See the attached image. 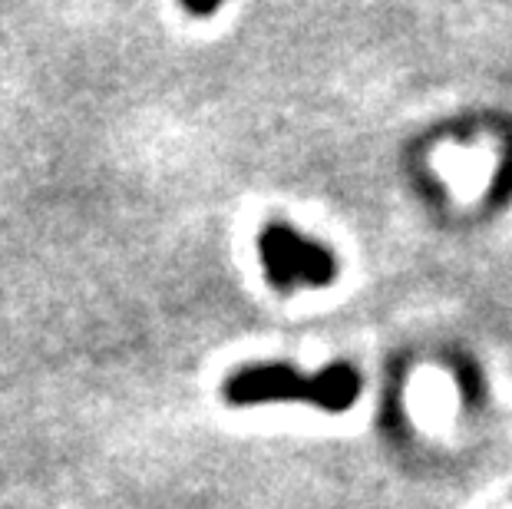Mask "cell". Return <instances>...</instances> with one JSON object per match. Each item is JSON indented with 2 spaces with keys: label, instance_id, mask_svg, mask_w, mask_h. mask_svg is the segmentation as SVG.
Instances as JSON below:
<instances>
[{
  "label": "cell",
  "instance_id": "6da1fadb",
  "mask_svg": "<svg viewBox=\"0 0 512 509\" xmlns=\"http://www.w3.org/2000/svg\"><path fill=\"white\" fill-rule=\"evenodd\" d=\"M357 394H361V374L351 364H331L318 374H301L298 367L285 364H258L225 381V400L235 407L311 404L328 414H341L354 407Z\"/></svg>",
  "mask_w": 512,
  "mask_h": 509
},
{
  "label": "cell",
  "instance_id": "7a4b0ae2",
  "mask_svg": "<svg viewBox=\"0 0 512 509\" xmlns=\"http://www.w3.org/2000/svg\"><path fill=\"white\" fill-rule=\"evenodd\" d=\"M258 252L268 281L281 291H291L298 285L324 288L337 275L334 258L321 245L288 229V225H268L258 238Z\"/></svg>",
  "mask_w": 512,
  "mask_h": 509
}]
</instances>
